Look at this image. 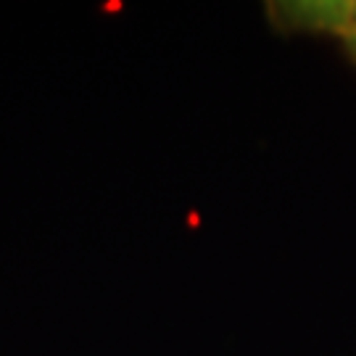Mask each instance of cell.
Returning a JSON list of instances; mask_svg holds the SVG:
<instances>
[{
	"instance_id": "1",
	"label": "cell",
	"mask_w": 356,
	"mask_h": 356,
	"mask_svg": "<svg viewBox=\"0 0 356 356\" xmlns=\"http://www.w3.org/2000/svg\"><path fill=\"white\" fill-rule=\"evenodd\" d=\"M269 22L280 32L332 35L356 40V0H282L267 6Z\"/></svg>"
},
{
	"instance_id": "2",
	"label": "cell",
	"mask_w": 356,
	"mask_h": 356,
	"mask_svg": "<svg viewBox=\"0 0 356 356\" xmlns=\"http://www.w3.org/2000/svg\"><path fill=\"white\" fill-rule=\"evenodd\" d=\"M343 51H346V56H348V58L356 64V40H351V42H343Z\"/></svg>"
}]
</instances>
